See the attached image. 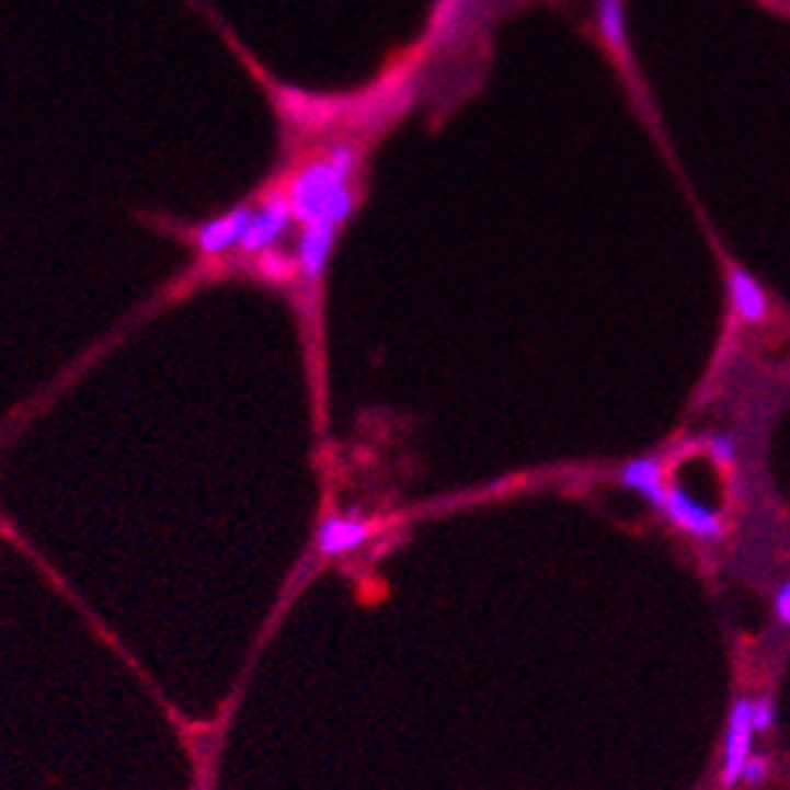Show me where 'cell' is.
Wrapping results in <instances>:
<instances>
[{
  "label": "cell",
  "instance_id": "3",
  "mask_svg": "<svg viewBox=\"0 0 790 790\" xmlns=\"http://www.w3.org/2000/svg\"><path fill=\"white\" fill-rule=\"evenodd\" d=\"M378 533V523L358 510H342L330 513L320 529H317V552L323 559H345L355 556L358 549H365Z\"/></svg>",
  "mask_w": 790,
  "mask_h": 790
},
{
  "label": "cell",
  "instance_id": "12",
  "mask_svg": "<svg viewBox=\"0 0 790 790\" xmlns=\"http://www.w3.org/2000/svg\"><path fill=\"white\" fill-rule=\"evenodd\" d=\"M707 451H710L720 465H733L735 446L730 436H707Z\"/></svg>",
  "mask_w": 790,
  "mask_h": 790
},
{
  "label": "cell",
  "instance_id": "11",
  "mask_svg": "<svg viewBox=\"0 0 790 790\" xmlns=\"http://www.w3.org/2000/svg\"><path fill=\"white\" fill-rule=\"evenodd\" d=\"M752 726H755V733H765V730L775 726V707H771V700H755V703H752Z\"/></svg>",
  "mask_w": 790,
  "mask_h": 790
},
{
  "label": "cell",
  "instance_id": "8",
  "mask_svg": "<svg viewBox=\"0 0 790 790\" xmlns=\"http://www.w3.org/2000/svg\"><path fill=\"white\" fill-rule=\"evenodd\" d=\"M622 488L642 494L652 507L665 510L668 488L662 484V461L659 458H632L620 474Z\"/></svg>",
  "mask_w": 790,
  "mask_h": 790
},
{
  "label": "cell",
  "instance_id": "5",
  "mask_svg": "<svg viewBox=\"0 0 790 790\" xmlns=\"http://www.w3.org/2000/svg\"><path fill=\"white\" fill-rule=\"evenodd\" d=\"M752 735H755V726H752V700H735L733 703V717H730V730H726V762H723V788H733L739 785V775L752 755Z\"/></svg>",
  "mask_w": 790,
  "mask_h": 790
},
{
  "label": "cell",
  "instance_id": "13",
  "mask_svg": "<svg viewBox=\"0 0 790 790\" xmlns=\"http://www.w3.org/2000/svg\"><path fill=\"white\" fill-rule=\"evenodd\" d=\"M775 610H778V620L790 626V584H785L775 597Z\"/></svg>",
  "mask_w": 790,
  "mask_h": 790
},
{
  "label": "cell",
  "instance_id": "4",
  "mask_svg": "<svg viewBox=\"0 0 790 790\" xmlns=\"http://www.w3.org/2000/svg\"><path fill=\"white\" fill-rule=\"evenodd\" d=\"M252 214H255V204H239V207L226 210L220 217L197 226V232H194L197 252L207 255V259H220V255H229V252H239V242H242L245 229L252 224Z\"/></svg>",
  "mask_w": 790,
  "mask_h": 790
},
{
  "label": "cell",
  "instance_id": "1",
  "mask_svg": "<svg viewBox=\"0 0 790 790\" xmlns=\"http://www.w3.org/2000/svg\"><path fill=\"white\" fill-rule=\"evenodd\" d=\"M358 149L336 142L290 171L284 197L300 239L294 249V268L307 287H320L336 249L339 229L358 204Z\"/></svg>",
  "mask_w": 790,
  "mask_h": 790
},
{
  "label": "cell",
  "instance_id": "10",
  "mask_svg": "<svg viewBox=\"0 0 790 790\" xmlns=\"http://www.w3.org/2000/svg\"><path fill=\"white\" fill-rule=\"evenodd\" d=\"M765 778H768V758H762V755H748V762H745L739 781H742L745 788H758Z\"/></svg>",
  "mask_w": 790,
  "mask_h": 790
},
{
  "label": "cell",
  "instance_id": "7",
  "mask_svg": "<svg viewBox=\"0 0 790 790\" xmlns=\"http://www.w3.org/2000/svg\"><path fill=\"white\" fill-rule=\"evenodd\" d=\"M730 304L742 323L755 327V323H765V317H768V297H765L762 284L745 268H730Z\"/></svg>",
  "mask_w": 790,
  "mask_h": 790
},
{
  "label": "cell",
  "instance_id": "2",
  "mask_svg": "<svg viewBox=\"0 0 790 790\" xmlns=\"http://www.w3.org/2000/svg\"><path fill=\"white\" fill-rule=\"evenodd\" d=\"M290 226H294V217H290V207H287L284 191L268 194L265 201L255 204L252 224H249L242 242H239V255H245V259H265V255H272V252L282 245V239L287 236Z\"/></svg>",
  "mask_w": 790,
  "mask_h": 790
},
{
  "label": "cell",
  "instance_id": "9",
  "mask_svg": "<svg viewBox=\"0 0 790 790\" xmlns=\"http://www.w3.org/2000/svg\"><path fill=\"white\" fill-rule=\"evenodd\" d=\"M597 23H600L604 39L617 53H626V10H622V0H597Z\"/></svg>",
  "mask_w": 790,
  "mask_h": 790
},
{
  "label": "cell",
  "instance_id": "6",
  "mask_svg": "<svg viewBox=\"0 0 790 790\" xmlns=\"http://www.w3.org/2000/svg\"><path fill=\"white\" fill-rule=\"evenodd\" d=\"M665 513L672 516V523H677L680 529L700 536V539H720L723 536V523L720 516L710 507L697 504L687 491L680 488H668V497H665Z\"/></svg>",
  "mask_w": 790,
  "mask_h": 790
}]
</instances>
